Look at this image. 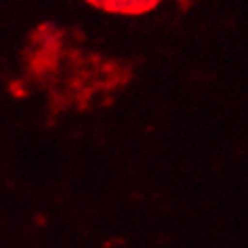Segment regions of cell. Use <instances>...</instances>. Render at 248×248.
<instances>
[{
  "mask_svg": "<svg viewBox=\"0 0 248 248\" xmlns=\"http://www.w3.org/2000/svg\"><path fill=\"white\" fill-rule=\"evenodd\" d=\"M95 7H101L105 11H116V13H143L156 7L160 0H89Z\"/></svg>",
  "mask_w": 248,
  "mask_h": 248,
  "instance_id": "cell-1",
  "label": "cell"
}]
</instances>
